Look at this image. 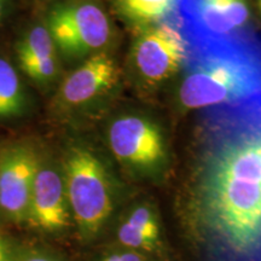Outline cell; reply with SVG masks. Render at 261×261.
<instances>
[{"mask_svg":"<svg viewBox=\"0 0 261 261\" xmlns=\"http://www.w3.org/2000/svg\"><path fill=\"white\" fill-rule=\"evenodd\" d=\"M41 154L29 140L0 145V221L27 224L29 203Z\"/></svg>","mask_w":261,"mask_h":261,"instance_id":"8992f818","label":"cell"},{"mask_svg":"<svg viewBox=\"0 0 261 261\" xmlns=\"http://www.w3.org/2000/svg\"><path fill=\"white\" fill-rule=\"evenodd\" d=\"M17 261H60L50 254L38 249H27L19 252Z\"/></svg>","mask_w":261,"mask_h":261,"instance_id":"2e32d148","label":"cell"},{"mask_svg":"<svg viewBox=\"0 0 261 261\" xmlns=\"http://www.w3.org/2000/svg\"><path fill=\"white\" fill-rule=\"evenodd\" d=\"M45 25L57 51L68 61H85L106 52L113 38L112 22L94 0L58 3L48 11Z\"/></svg>","mask_w":261,"mask_h":261,"instance_id":"277c9868","label":"cell"},{"mask_svg":"<svg viewBox=\"0 0 261 261\" xmlns=\"http://www.w3.org/2000/svg\"><path fill=\"white\" fill-rule=\"evenodd\" d=\"M32 99L21 75L8 58L0 56V121L21 119L31 112Z\"/></svg>","mask_w":261,"mask_h":261,"instance_id":"7c38bea8","label":"cell"},{"mask_svg":"<svg viewBox=\"0 0 261 261\" xmlns=\"http://www.w3.org/2000/svg\"><path fill=\"white\" fill-rule=\"evenodd\" d=\"M100 261H146V259L142 253L127 249L125 252L110 254Z\"/></svg>","mask_w":261,"mask_h":261,"instance_id":"e0dca14e","label":"cell"},{"mask_svg":"<svg viewBox=\"0 0 261 261\" xmlns=\"http://www.w3.org/2000/svg\"><path fill=\"white\" fill-rule=\"evenodd\" d=\"M19 69L38 86L46 87L60 75L58 51L46 25L29 27L16 44Z\"/></svg>","mask_w":261,"mask_h":261,"instance_id":"8fae6325","label":"cell"},{"mask_svg":"<svg viewBox=\"0 0 261 261\" xmlns=\"http://www.w3.org/2000/svg\"><path fill=\"white\" fill-rule=\"evenodd\" d=\"M108 142L117 161L132 171L151 174L167 162V148L161 129L146 117H117L108 130Z\"/></svg>","mask_w":261,"mask_h":261,"instance_id":"ba28073f","label":"cell"},{"mask_svg":"<svg viewBox=\"0 0 261 261\" xmlns=\"http://www.w3.org/2000/svg\"><path fill=\"white\" fill-rule=\"evenodd\" d=\"M184 69L179 100L187 109H212L256 99L261 97V39L249 34L190 47Z\"/></svg>","mask_w":261,"mask_h":261,"instance_id":"7a4b0ae2","label":"cell"},{"mask_svg":"<svg viewBox=\"0 0 261 261\" xmlns=\"http://www.w3.org/2000/svg\"><path fill=\"white\" fill-rule=\"evenodd\" d=\"M189 52L180 25L165 21L138 32L132 47V63L146 84H160L185 67Z\"/></svg>","mask_w":261,"mask_h":261,"instance_id":"52a82bcc","label":"cell"},{"mask_svg":"<svg viewBox=\"0 0 261 261\" xmlns=\"http://www.w3.org/2000/svg\"><path fill=\"white\" fill-rule=\"evenodd\" d=\"M178 5L179 0H113L116 14L138 32L165 22Z\"/></svg>","mask_w":261,"mask_h":261,"instance_id":"4fadbf2b","label":"cell"},{"mask_svg":"<svg viewBox=\"0 0 261 261\" xmlns=\"http://www.w3.org/2000/svg\"><path fill=\"white\" fill-rule=\"evenodd\" d=\"M65 192L81 236L96 237L114 211L113 187L106 166L90 148L71 145L62 163Z\"/></svg>","mask_w":261,"mask_h":261,"instance_id":"3957f363","label":"cell"},{"mask_svg":"<svg viewBox=\"0 0 261 261\" xmlns=\"http://www.w3.org/2000/svg\"><path fill=\"white\" fill-rule=\"evenodd\" d=\"M14 8V0H0V27L5 23Z\"/></svg>","mask_w":261,"mask_h":261,"instance_id":"ac0fdd59","label":"cell"},{"mask_svg":"<svg viewBox=\"0 0 261 261\" xmlns=\"http://www.w3.org/2000/svg\"><path fill=\"white\" fill-rule=\"evenodd\" d=\"M181 31L190 47L247 37L250 10L247 0H179Z\"/></svg>","mask_w":261,"mask_h":261,"instance_id":"5b68a950","label":"cell"},{"mask_svg":"<svg viewBox=\"0 0 261 261\" xmlns=\"http://www.w3.org/2000/svg\"><path fill=\"white\" fill-rule=\"evenodd\" d=\"M119 68L107 52L83 61L62 83L58 104L65 109H80L97 102L119 83Z\"/></svg>","mask_w":261,"mask_h":261,"instance_id":"30bf717a","label":"cell"},{"mask_svg":"<svg viewBox=\"0 0 261 261\" xmlns=\"http://www.w3.org/2000/svg\"><path fill=\"white\" fill-rule=\"evenodd\" d=\"M21 249L11 238L0 233V261H17Z\"/></svg>","mask_w":261,"mask_h":261,"instance_id":"9a60e30c","label":"cell"},{"mask_svg":"<svg viewBox=\"0 0 261 261\" xmlns=\"http://www.w3.org/2000/svg\"><path fill=\"white\" fill-rule=\"evenodd\" d=\"M257 9H259V12L261 16V0H257Z\"/></svg>","mask_w":261,"mask_h":261,"instance_id":"d6986e66","label":"cell"},{"mask_svg":"<svg viewBox=\"0 0 261 261\" xmlns=\"http://www.w3.org/2000/svg\"><path fill=\"white\" fill-rule=\"evenodd\" d=\"M70 219L62 168L41 155L25 225L44 233H58L69 226Z\"/></svg>","mask_w":261,"mask_h":261,"instance_id":"9c48e42d","label":"cell"},{"mask_svg":"<svg viewBox=\"0 0 261 261\" xmlns=\"http://www.w3.org/2000/svg\"><path fill=\"white\" fill-rule=\"evenodd\" d=\"M123 223L138 231L143 236L149 238L150 241L159 244L161 230L160 223L155 212L149 205H138L128 214V217L123 220Z\"/></svg>","mask_w":261,"mask_h":261,"instance_id":"5bb4252c","label":"cell"},{"mask_svg":"<svg viewBox=\"0 0 261 261\" xmlns=\"http://www.w3.org/2000/svg\"><path fill=\"white\" fill-rule=\"evenodd\" d=\"M190 207L231 252H261V97L212 108L197 128Z\"/></svg>","mask_w":261,"mask_h":261,"instance_id":"6da1fadb","label":"cell"}]
</instances>
